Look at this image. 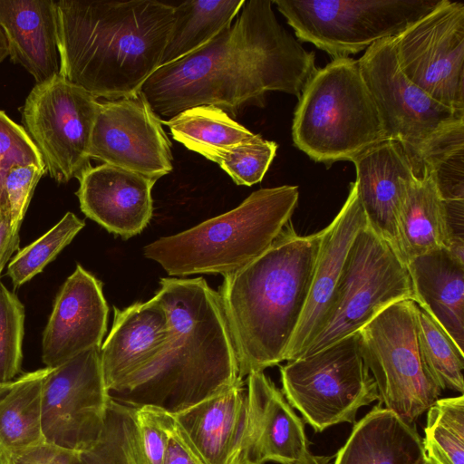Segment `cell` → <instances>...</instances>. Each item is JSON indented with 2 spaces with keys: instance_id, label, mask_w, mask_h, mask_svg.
I'll return each mask as SVG.
<instances>
[{
  "instance_id": "cell-22",
  "label": "cell",
  "mask_w": 464,
  "mask_h": 464,
  "mask_svg": "<svg viewBox=\"0 0 464 464\" xmlns=\"http://www.w3.org/2000/svg\"><path fill=\"white\" fill-rule=\"evenodd\" d=\"M239 381L227 390L173 415L205 464H242L247 394Z\"/></svg>"
},
{
  "instance_id": "cell-37",
  "label": "cell",
  "mask_w": 464,
  "mask_h": 464,
  "mask_svg": "<svg viewBox=\"0 0 464 464\" xmlns=\"http://www.w3.org/2000/svg\"><path fill=\"white\" fill-rule=\"evenodd\" d=\"M45 172V168L36 165H14L7 171L3 190L15 230L19 231L34 188Z\"/></svg>"
},
{
  "instance_id": "cell-14",
  "label": "cell",
  "mask_w": 464,
  "mask_h": 464,
  "mask_svg": "<svg viewBox=\"0 0 464 464\" xmlns=\"http://www.w3.org/2000/svg\"><path fill=\"white\" fill-rule=\"evenodd\" d=\"M100 349L91 348L50 368L42 391L45 442L82 452L98 440L110 399Z\"/></svg>"
},
{
  "instance_id": "cell-33",
  "label": "cell",
  "mask_w": 464,
  "mask_h": 464,
  "mask_svg": "<svg viewBox=\"0 0 464 464\" xmlns=\"http://www.w3.org/2000/svg\"><path fill=\"white\" fill-rule=\"evenodd\" d=\"M85 223L67 212L39 238L19 250L9 262L6 275L17 288L40 274L84 227Z\"/></svg>"
},
{
  "instance_id": "cell-31",
  "label": "cell",
  "mask_w": 464,
  "mask_h": 464,
  "mask_svg": "<svg viewBox=\"0 0 464 464\" xmlns=\"http://www.w3.org/2000/svg\"><path fill=\"white\" fill-rule=\"evenodd\" d=\"M417 338L422 361L443 391L463 394L464 353L436 320L417 304Z\"/></svg>"
},
{
  "instance_id": "cell-35",
  "label": "cell",
  "mask_w": 464,
  "mask_h": 464,
  "mask_svg": "<svg viewBox=\"0 0 464 464\" xmlns=\"http://www.w3.org/2000/svg\"><path fill=\"white\" fill-rule=\"evenodd\" d=\"M24 319V304L0 280V385L21 372Z\"/></svg>"
},
{
  "instance_id": "cell-32",
  "label": "cell",
  "mask_w": 464,
  "mask_h": 464,
  "mask_svg": "<svg viewBox=\"0 0 464 464\" xmlns=\"http://www.w3.org/2000/svg\"><path fill=\"white\" fill-rule=\"evenodd\" d=\"M422 444L435 464H464V396L438 399L427 410Z\"/></svg>"
},
{
  "instance_id": "cell-27",
  "label": "cell",
  "mask_w": 464,
  "mask_h": 464,
  "mask_svg": "<svg viewBox=\"0 0 464 464\" xmlns=\"http://www.w3.org/2000/svg\"><path fill=\"white\" fill-rule=\"evenodd\" d=\"M49 371L45 367L26 372L0 395V446L8 456L44 441L42 391Z\"/></svg>"
},
{
  "instance_id": "cell-7",
  "label": "cell",
  "mask_w": 464,
  "mask_h": 464,
  "mask_svg": "<svg viewBox=\"0 0 464 464\" xmlns=\"http://www.w3.org/2000/svg\"><path fill=\"white\" fill-rule=\"evenodd\" d=\"M357 61L388 140L401 148L415 177L464 150V112L439 103L404 76L393 37L373 44Z\"/></svg>"
},
{
  "instance_id": "cell-15",
  "label": "cell",
  "mask_w": 464,
  "mask_h": 464,
  "mask_svg": "<svg viewBox=\"0 0 464 464\" xmlns=\"http://www.w3.org/2000/svg\"><path fill=\"white\" fill-rule=\"evenodd\" d=\"M90 157L157 180L172 170L171 143L140 92L100 102Z\"/></svg>"
},
{
  "instance_id": "cell-10",
  "label": "cell",
  "mask_w": 464,
  "mask_h": 464,
  "mask_svg": "<svg viewBox=\"0 0 464 464\" xmlns=\"http://www.w3.org/2000/svg\"><path fill=\"white\" fill-rule=\"evenodd\" d=\"M442 0H275L301 42L334 58L395 37Z\"/></svg>"
},
{
  "instance_id": "cell-1",
  "label": "cell",
  "mask_w": 464,
  "mask_h": 464,
  "mask_svg": "<svg viewBox=\"0 0 464 464\" xmlns=\"http://www.w3.org/2000/svg\"><path fill=\"white\" fill-rule=\"evenodd\" d=\"M272 1H245L233 20L191 53L159 67L140 92L162 121L211 105L230 117L246 105L263 106L270 91L300 96L317 69L277 21Z\"/></svg>"
},
{
  "instance_id": "cell-9",
  "label": "cell",
  "mask_w": 464,
  "mask_h": 464,
  "mask_svg": "<svg viewBox=\"0 0 464 464\" xmlns=\"http://www.w3.org/2000/svg\"><path fill=\"white\" fill-rule=\"evenodd\" d=\"M416 310L413 300L397 301L357 332L380 403L409 424H414L442 392L420 356Z\"/></svg>"
},
{
  "instance_id": "cell-28",
  "label": "cell",
  "mask_w": 464,
  "mask_h": 464,
  "mask_svg": "<svg viewBox=\"0 0 464 464\" xmlns=\"http://www.w3.org/2000/svg\"><path fill=\"white\" fill-rule=\"evenodd\" d=\"M245 0L184 1L175 6L174 21L161 66L202 47L230 24Z\"/></svg>"
},
{
  "instance_id": "cell-16",
  "label": "cell",
  "mask_w": 464,
  "mask_h": 464,
  "mask_svg": "<svg viewBox=\"0 0 464 464\" xmlns=\"http://www.w3.org/2000/svg\"><path fill=\"white\" fill-rule=\"evenodd\" d=\"M355 182L333 221L324 229L309 295L285 361L302 357L322 332L333 310L343 268L359 230L366 225Z\"/></svg>"
},
{
  "instance_id": "cell-39",
  "label": "cell",
  "mask_w": 464,
  "mask_h": 464,
  "mask_svg": "<svg viewBox=\"0 0 464 464\" xmlns=\"http://www.w3.org/2000/svg\"><path fill=\"white\" fill-rule=\"evenodd\" d=\"M10 464H84L81 452L43 441L9 455Z\"/></svg>"
},
{
  "instance_id": "cell-34",
  "label": "cell",
  "mask_w": 464,
  "mask_h": 464,
  "mask_svg": "<svg viewBox=\"0 0 464 464\" xmlns=\"http://www.w3.org/2000/svg\"><path fill=\"white\" fill-rule=\"evenodd\" d=\"M276 150V142L255 134L249 140L229 148H204L196 152L218 164L237 185L252 186L263 179Z\"/></svg>"
},
{
  "instance_id": "cell-43",
  "label": "cell",
  "mask_w": 464,
  "mask_h": 464,
  "mask_svg": "<svg viewBox=\"0 0 464 464\" xmlns=\"http://www.w3.org/2000/svg\"><path fill=\"white\" fill-rule=\"evenodd\" d=\"M0 464H10L9 456L6 454V452L3 450V448L1 446H0Z\"/></svg>"
},
{
  "instance_id": "cell-3",
  "label": "cell",
  "mask_w": 464,
  "mask_h": 464,
  "mask_svg": "<svg viewBox=\"0 0 464 464\" xmlns=\"http://www.w3.org/2000/svg\"><path fill=\"white\" fill-rule=\"evenodd\" d=\"M60 75L96 99L137 95L161 66L175 6L155 0L55 1Z\"/></svg>"
},
{
  "instance_id": "cell-40",
  "label": "cell",
  "mask_w": 464,
  "mask_h": 464,
  "mask_svg": "<svg viewBox=\"0 0 464 464\" xmlns=\"http://www.w3.org/2000/svg\"><path fill=\"white\" fill-rule=\"evenodd\" d=\"M168 444L162 464H205L194 450L174 416L164 411Z\"/></svg>"
},
{
  "instance_id": "cell-36",
  "label": "cell",
  "mask_w": 464,
  "mask_h": 464,
  "mask_svg": "<svg viewBox=\"0 0 464 464\" xmlns=\"http://www.w3.org/2000/svg\"><path fill=\"white\" fill-rule=\"evenodd\" d=\"M14 165L45 168L38 149L24 128L0 111V210L8 214L3 186L7 171Z\"/></svg>"
},
{
  "instance_id": "cell-42",
  "label": "cell",
  "mask_w": 464,
  "mask_h": 464,
  "mask_svg": "<svg viewBox=\"0 0 464 464\" xmlns=\"http://www.w3.org/2000/svg\"><path fill=\"white\" fill-rule=\"evenodd\" d=\"M9 55L7 40L3 29L0 26V63Z\"/></svg>"
},
{
  "instance_id": "cell-11",
  "label": "cell",
  "mask_w": 464,
  "mask_h": 464,
  "mask_svg": "<svg viewBox=\"0 0 464 464\" xmlns=\"http://www.w3.org/2000/svg\"><path fill=\"white\" fill-rule=\"evenodd\" d=\"M405 299L416 302L407 266L366 224L349 249L330 317L303 356L357 333L387 306Z\"/></svg>"
},
{
  "instance_id": "cell-30",
  "label": "cell",
  "mask_w": 464,
  "mask_h": 464,
  "mask_svg": "<svg viewBox=\"0 0 464 464\" xmlns=\"http://www.w3.org/2000/svg\"><path fill=\"white\" fill-rule=\"evenodd\" d=\"M134 411L109 399L98 440L81 452L84 464H148Z\"/></svg>"
},
{
  "instance_id": "cell-41",
  "label": "cell",
  "mask_w": 464,
  "mask_h": 464,
  "mask_svg": "<svg viewBox=\"0 0 464 464\" xmlns=\"http://www.w3.org/2000/svg\"><path fill=\"white\" fill-rule=\"evenodd\" d=\"M19 246V231L11 224L8 213L0 210V276Z\"/></svg>"
},
{
  "instance_id": "cell-19",
  "label": "cell",
  "mask_w": 464,
  "mask_h": 464,
  "mask_svg": "<svg viewBox=\"0 0 464 464\" xmlns=\"http://www.w3.org/2000/svg\"><path fill=\"white\" fill-rule=\"evenodd\" d=\"M77 179L81 210L109 232L128 239L150 223L157 179L106 163L89 167Z\"/></svg>"
},
{
  "instance_id": "cell-13",
  "label": "cell",
  "mask_w": 464,
  "mask_h": 464,
  "mask_svg": "<svg viewBox=\"0 0 464 464\" xmlns=\"http://www.w3.org/2000/svg\"><path fill=\"white\" fill-rule=\"evenodd\" d=\"M393 41L404 76L439 103L464 112V4L442 0Z\"/></svg>"
},
{
  "instance_id": "cell-18",
  "label": "cell",
  "mask_w": 464,
  "mask_h": 464,
  "mask_svg": "<svg viewBox=\"0 0 464 464\" xmlns=\"http://www.w3.org/2000/svg\"><path fill=\"white\" fill-rule=\"evenodd\" d=\"M242 464H298L309 451L302 420L264 372L246 376Z\"/></svg>"
},
{
  "instance_id": "cell-6",
  "label": "cell",
  "mask_w": 464,
  "mask_h": 464,
  "mask_svg": "<svg viewBox=\"0 0 464 464\" xmlns=\"http://www.w3.org/2000/svg\"><path fill=\"white\" fill-rule=\"evenodd\" d=\"M294 144L315 162L353 160L388 140L358 61L334 58L306 82L294 113Z\"/></svg>"
},
{
  "instance_id": "cell-26",
  "label": "cell",
  "mask_w": 464,
  "mask_h": 464,
  "mask_svg": "<svg viewBox=\"0 0 464 464\" xmlns=\"http://www.w3.org/2000/svg\"><path fill=\"white\" fill-rule=\"evenodd\" d=\"M400 257L413 258L439 248H450L447 212L432 169H424L410 183L397 219Z\"/></svg>"
},
{
  "instance_id": "cell-21",
  "label": "cell",
  "mask_w": 464,
  "mask_h": 464,
  "mask_svg": "<svg viewBox=\"0 0 464 464\" xmlns=\"http://www.w3.org/2000/svg\"><path fill=\"white\" fill-rule=\"evenodd\" d=\"M352 161L367 227L400 257L397 219L403 197L415 177L411 165L401 148L391 140L372 147Z\"/></svg>"
},
{
  "instance_id": "cell-8",
  "label": "cell",
  "mask_w": 464,
  "mask_h": 464,
  "mask_svg": "<svg viewBox=\"0 0 464 464\" xmlns=\"http://www.w3.org/2000/svg\"><path fill=\"white\" fill-rule=\"evenodd\" d=\"M283 393L316 432L353 423L360 408L379 400L358 334L280 367Z\"/></svg>"
},
{
  "instance_id": "cell-25",
  "label": "cell",
  "mask_w": 464,
  "mask_h": 464,
  "mask_svg": "<svg viewBox=\"0 0 464 464\" xmlns=\"http://www.w3.org/2000/svg\"><path fill=\"white\" fill-rule=\"evenodd\" d=\"M425 457L415 423L379 403L355 423L334 464H421Z\"/></svg>"
},
{
  "instance_id": "cell-12",
  "label": "cell",
  "mask_w": 464,
  "mask_h": 464,
  "mask_svg": "<svg viewBox=\"0 0 464 464\" xmlns=\"http://www.w3.org/2000/svg\"><path fill=\"white\" fill-rule=\"evenodd\" d=\"M100 102L62 75L36 83L22 110L24 128L57 182L91 167L90 145Z\"/></svg>"
},
{
  "instance_id": "cell-17",
  "label": "cell",
  "mask_w": 464,
  "mask_h": 464,
  "mask_svg": "<svg viewBox=\"0 0 464 464\" xmlns=\"http://www.w3.org/2000/svg\"><path fill=\"white\" fill-rule=\"evenodd\" d=\"M108 313L102 283L77 265L58 292L43 333L45 367H57L86 350L100 347Z\"/></svg>"
},
{
  "instance_id": "cell-20",
  "label": "cell",
  "mask_w": 464,
  "mask_h": 464,
  "mask_svg": "<svg viewBox=\"0 0 464 464\" xmlns=\"http://www.w3.org/2000/svg\"><path fill=\"white\" fill-rule=\"evenodd\" d=\"M169 336L167 312L155 295L122 310L114 307L111 329L100 349L108 392L151 364L167 346Z\"/></svg>"
},
{
  "instance_id": "cell-23",
  "label": "cell",
  "mask_w": 464,
  "mask_h": 464,
  "mask_svg": "<svg viewBox=\"0 0 464 464\" xmlns=\"http://www.w3.org/2000/svg\"><path fill=\"white\" fill-rule=\"evenodd\" d=\"M0 26L11 61L36 83L60 74L55 1L0 0Z\"/></svg>"
},
{
  "instance_id": "cell-4",
  "label": "cell",
  "mask_w": 464,
  "mask_h": 464,
  "mask_svg": "<svg viewBox=\"0 0 464 464\" xmlns=\"http://www.w3.org/2000/svg\"><path fill=\"white\" fill-rule=\"evenodd\" d=\"M323 231L298 235L290 222L261 255L224 276L218 295L241 379L285 361L305 306Z\"/></svg>"
},
{
  "instance_id": "cell-38",
  "label": "cell",
  "mask_w": 464,
  "mask_h": 464,
  "mask_svg": "<svg viewBox=\"0 0 464 464\" xmlns=\"http://www.w3.org/2000/svg\"><path fill=\"white\" fill-rule=\"evenodd\" d=\"M134 409L140 443L148 464H162L168 444L164 411L148 406Z\"/></svg>"
},
{
  "instance_id": "cell-29",
  "label": "cell",
  "mask_w": 464,
  "mask_h": 464,
  "mask_svg": "<svg viewBox=\"0 0 464 464\" xmlns=\"http://www.w3.org/2000/svg\"><path fill=\"white\" fill-rule=\"evenodd\" d=\"M161 122L168 126L175 140L195 152L204 148H229L255 135L225 111L211 105L187 109Z\"/></svg>"
},
{
  "instance_id": "cell-2",
  "label": "cell",
  "mask_w": 464,
  "mask_h": 464,
  "mask_svg": "<svg viewBox=\"0 0 464 464\" xmlns=\"http://www.w3.org/2000/svg\"><path fill=\"white\" fill-rule=\"evenodd\" d=\"M155 296L167 312L170 336L159 357L120 388L112 401L176 415L243 379L218 293L202 277H167Z\"/></svg>"
},
{
  "instance_id": "cell-24",
  "label": "cell",
  "mask_w": 464,
  "mask_h": 464,
  "mask_svg": "<svg viewBox=\"0 0 464 464\" xmlns=\"http://www.w3.org/2000/svg\"><path fill=\"white\" fill-rule=\"evenodd\" d=\"M406 266L416 303L463 351L464 259L448 248H439L413 258Z\"/></svg>"
},
{
  "instance_id": "cell-44",
  "label": "cell",
  "mask_w": 464,
  "mask_h": 464,
  "mask_svg": "<svg viewBox=\"0 0 464 464\" xmlns=\"http://www.w3.org/2000/svg\"><path fill=\"white\" fill-rule=\"evenodd\" d=\"M421 464H435L432 460L425 457L423 462Z\"/></svg>"
},
{
  "instance_id": "cell-5",
  "label": "cell",
  "mask_w": 464,
  "mask_h": 464,
  "mask_svg": "<svg viewBox=\"0 0 464 464\" xmlns=\"http://www.w3.org/2000/svg\"><path fill=\"white\" fill-rule=\"evenodd\" d=\"M298 187L251 193L239 206L147 245L144 256L173 276L232 274L261 255L290 222Z\"/></svg>"
}]
</instances>
